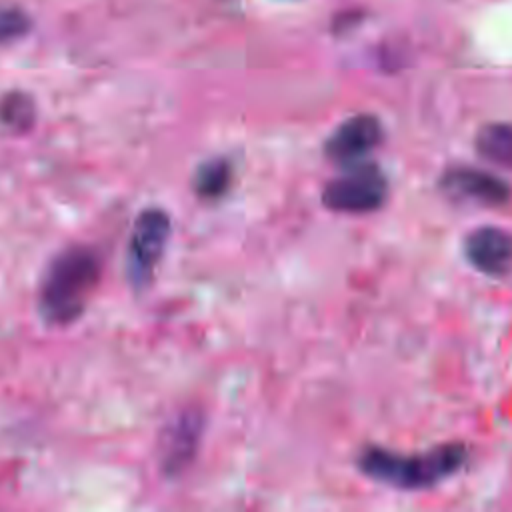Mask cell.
Instances as JSON below:
<instances>
[{
	"instance_id": "obj_6",
	"label": "cell",
	"mask_w": 512,
	"mask_h": 512,
	"mask_svg": "<svg viewBox=\"0 0 512 512\" xmlns=\"http://www.w3.org/2000/svg\"><path fill=\"white\" fill-rule=\"evenodd\" d=\"M202 436V416L194 410H186L174 418L166 428L160 448V464L164 474L178 476L184 472L196 456Z\"/></svg>"
},
{
	"instance_id": "obj_2",
	"label": "cell",
	"mask_w": 512,
	"mask_h": 512,
	"mask_svg": "<svg viewBox=\"0 0 512 512\" xmlns=\"http://www.w3.org/2000/svg\"><path fill=\"white\" fill-rule=\"evenodd\" d=\"M468 454L462 444H444L426 454H396L384 448L362 452L358 466L376 482L402 490L430 488L458 472Z\"/></svg>"
},
{
	"instance_id": "obj_5",
	"label": "cell",
	"mask_w": 512,
	"mask_h": 512,
	"mask_svg": "<svg viewBox=\"0 0 512 512\" xmlns=\"http://www.w3.org/2000/svg\"><path fill=\"white\" fill-rule=\"evenodd\" d=\"M382 140V124L370 114L344 120L324 142V154L338 164L362 162Z\"/></svg>"
},
{
	"instance_id": "obj_8",
	"label": "cell",
	"mask_w": 512,
	"mask_h": 512,
	"mask_svg": "<svg viewBox=\"0 0 512 512\" xmlns=\"http://www.w3.org/2000/svg\"><path fill=\"white\" fill-rule=\"evenodd\" d=\"M442 188L456 198H466L488 206L504 204L510 198V186L504 180L470 166L448 170L442 178Z\"/></svg>"
},
{
	"instance_id": "obj_9",
	"label": "cell",
	"mask_w": 512,
	"mask_h": 512,
	"mask_svg": "<svg viewBox=\"0 0 512 512\" xmlns=\"http://www.w3.org/2000/svg\"><path fill=\"white\" fill-rule=\"evenodd\" d=\"M476 150L488 162L512 170V124L494 122L476 134Z\"/></svg>"
},
{
	"instance_id": "obj_1",
	"label": "cell",
	"mask_w": 512,
	"mask_h": 512,
	"mask_svg": "<svg viewBox=\"0 0 512 512\" xmlns=\"http://www.w3.org/2000/svg\"><path fill=\"white\" fill-rule=\"evenodd\" d=\"M102 276L98 252L86 244L60 250L46 266L38 290V312L50 326H68L88 308Z\"/></svg>"
},
{
	"instance_id": "obj_11",
	"label": "cell",
	"mask_w": 512,
	"mask_h": 512,
	"mask_svg": "<svg viewBox=\"0 0 512 512\" xmlns=\"http://www.w3.org/2000/svg\"><path fill=\"white\" fill-rule=\"evenodd\" d=\"M232 180V168L224 158H212L198 166L194 174V190L200 198L214 200L220 198Z\"/></svg>"
},
{
	"instance_id": "obj_4",
	"label": "cell",
	"mask_w": 512,
	"mask_h": 512,
	"mask_svg": "<svg viewBox=\"0 0 512 512\" xmlns=\"http://www.w3.org/2000/svg\"><path fill=\"white\" fill-rule=\"evenodd\" d=\"M388 196V180L384 172L366 162L350 164V168L324 186L322 202L328 210L344 214H366L378 210Z\"/></svg>"
},
{
	"instance_id": "obj_3",
	"label": "cell",
	"mask_w": 512,
	"mask_h": 512,
	"mask_svg": "<svg viewBox=\"0 0 512 512\" xmlns=\"http://www.w3.org/2000/svg\"><path fill=\"white\" fill-rule=\"evenodd\" d=\"M170 234L172 222L162 208H144L136 216L126 248V278L134 290L150 286Z\"/></svg>"
},
{
	"instance_id": "obj_12",
	"label": "cell",
	"mask_w": 512,
	"mask_h": 512,
	"mask_svg": "<svg viewBox=\"0 0 512 512\" xmlns=\"http://www.w3.org/2000/svg\"><path fill=\"white\" fill-rule=\"evenodd\" d=\"M30 30V18L12 6H0V44L22 38Z\"/></svg>"
},
{
	"instance_id": "obj_7",
	"label": "cell",
	"mask_w": 512,
	"mask_h": 512,
	"mask_svg": "<svg viewBox=\"0 0 512 512\" xmlns=\"http://www.w3.org/2000/svg\"><path fill=\"white\" fill-rule=\"evenodd\" d=\"M466 260L488 276H502L512 268V234L496 226H482L464 240Z\"/></svg>"
},
{
	"instance_id": "obj_10",
	"label": "cell",
	"mask_w": 512,
	"mask_h": 512,
	"mask_svg": "<svg viewBox=\"0 0 512 512\" xmlns=\"http://www.w3.org/2000/svg\"><path fill=\"white\" fill-rule=\"evenodd\" d=\"M36 122V106L28 94L10 92L0 98V128L12 134L26 132Z\"/></svg>"
}]
</instances>
